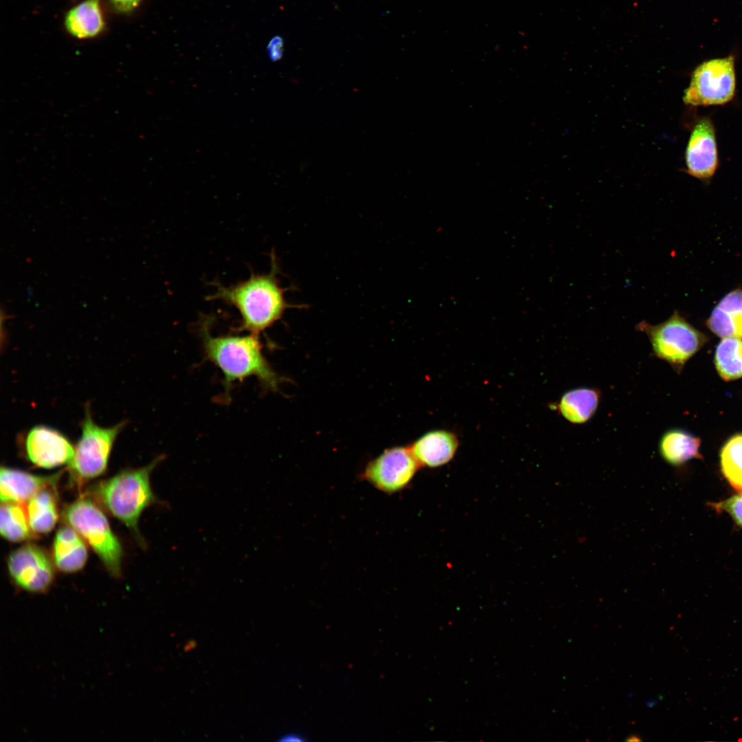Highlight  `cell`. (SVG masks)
Segmentation results:
<instances>
[{
    "instance_id": "6da1fadb",
    "label": "cell",
    "mask_w": 742,
    "mask_h": 742,
    "mask_svg": "<svg viewBox=\"0 0 742 742\" xmlns=\"http://www.w3.org/2000/svg\"><path fill=\"white\" fill-rule=\"evenodd\" d=\"M209 318L200 323L205 357L222 372L225 392L236 381L254 376L264 388L276 390L281 380L262 353L258 335L213 336Z\"/></svg>"
},
{
    "instance_id": "7a4b0ae2",
    "label": "cell",
    "mask_w": 742,
    "mask_h": 742,
    "mask_svg": "<svg viewBox=\"0 0 742 742\" xmlns=\"http://www.w3.org/2000/svg\"><path fill=\"white\" fill-rule=\"evenodd\" d=\"M272 258L268 273H252L248 279L228 286L217 284L214 293L208 297L210 300H220L236 308L241 320L239 331L259 335L293 306L285 299L286 289L280 286L277 263Z\"/></svg>"
},
{
    "instance_id": "3957f363",
    "label": "cell",
    "mask_w": 742,
    "mask_h": 742,
    "mask_svg": "<svg viewBox=\"0 0 742 742\" xmlns=\"http://www.w3.org/2000/svg\"><path fill=\"white\" fill-rule=\"evenodd\" d=\"M164 458L160 455L144 466L122 471L101 481L93 490L95 497L132 531L143 547L146 544L138 528L141 515L151 505L165 504L153 493L150 484L152 472Z\"/></svg>"
},
{
    "instance_id": "277c9868",
    "label": "cell",
    "mask_w": 742,
    "mask_h": 742,
    "mask_svg": "<svg viewBox=\"0 0 742 742\" xmlns=\"http://www.w3.org/2000/svg\"><path fill=\"white\" fill-rule=\"evenodd\" d=\"M63 517L91 547L110 574L119 576L122 546L98 505L89 497H81L65 507Z\"/></svg>"
},
{
    "instance_id": "5b68a950",
    "label": "cell",
    "mask_w": 742,
    "mask_h": 742,
    "mask_svg": "<svg viewBox=\"0 0 742 742\" xmlns=\"http://www.w3.org/2000/svg\"><path fill=\"white\" fill-rule=\"evenodd\" d=\"M126 423L123 420L111 427L100 426L92 418L89 403L85 405L81 434L68 464L76 483L82 485L104 473L115 441Z\"/></svg>"
},
{
    "instance_id": "8992f818",
    "label": "cell",
    "mask_w": 742,
    "mask_h": 742,
    "mask_svg": "<svg viewBox=\"0 0 742 742\" xmlns=\"http://www.w3.org/2000/svg\"><path fill=\"white\" fill-rule=\"evenodd\" d=\"M637 329L647 336L655 357L669 363L677 372L707 340L704 334L677 311L666 321L655 325L642 321L637 325Z\"/></svg>"
},
{
    "instance_id": "52a82bcc",
    "label": "cell",
    "mask_w": 742,
    "mask_h": 742,
    "mask_svg": "<svg viewBox=\"0 0 742 742\" xmlns=\"http://www.w3.org/2000/svg\"><path fill=\"white\" fill-rule=\"evenodd\" d=\"M735 89L733 56L712 59L694 70L683 100L692 106L724 104L733 98Z\"/></svg>"
},
{
    "instance_id": "ba28073f",
    "label": "cell",
    "mask_w": 742,
    "mask_h": 742,
    "mask_svg": "<svg viewBox=\"0 0 742 742\" xmlns=\"http://www.w3.org/2000/svg\"><path fill=\"white\" fill-rule=\"evenodd\" d=\"M27 460L33 466L53 469L71 461L75 447L58 430L43 425L29 429L18 438Z\"/></svg>"
},
{
    "instance_id": "9c48e42d",
    "label": "cell",
    "mask_w": 742,
    "mask_h": 742,
    "mask_svg": "<svg viewBox=\"0 0 742 742\" xmlns=\"http://www.w3.org/2000/svg\"><path fill=\"white\" fill-rule=\"evenodd\" d=\"M419 466L410 448L396 447L370 462L362 477L379 491L394 493L407 487Z\"/></svg>"
},
{
    "instance_id": "30bf717a",
    "label": "cell",
    "mask_w": 742,
    "mask_h": 742,
    "mask_svg": "<svg viewBox=\"0 0 742 742\" xmlns=\"http://www.w3.org/2000/svg\"><path fill=\"white\" fill-rule=\"evenodd\" d=\"M8 568L14 583L32 593L45 592L54 578L51 559L34 544H26L13 551L8 559Z\"/></svg>"
},
{
    "instance_id": "8fae6325",
    "label": "cell",
    "mask_w": 742,
    "mask_h": 742,
    "mask_svg": "<svg viewBox=\"0 0 742 742\" xmlns=\"http://www.w3.org/2000/svg\"><path fill=\"white\" fill-rule=\"evenodd\" d=\"M687 172L700 179L713 176L718 166V153L714 125L709 117L694 126L686 151Z\"/></svg>"
},
{
    "instance_id": "7c38bea8",
    "label": "cell",
    "mask_w": 742,
    "mask_h": 742,
    "mask_svg": "<svg viewBox=\"0 0 742 742\" xmlns=\"http://www.w3.org/2000/svg\"><path fill=\"white\" fill-rule=\"evenodd\" d=\"M62 471L50 475H37L19 469L1 466L0 497L1 502H27L42 489L56 485Z\"/></svg>"
},
{
    "instance_id": "4fadbf2b",
    "label": "cell",
    "mask_w": 742,
    "mask_h": 742,
    "mask_svg": "<svg viewBox=\"0 0 742 742\" xmlns=\"http://www.w3.org/2000/svg\"><path fill=\"white\" fill-rule=\"evenodd\" d=\"M458 445V439L453 434L436 430L422 436L409 448L420 466L434 468L449 462Z\"/></svg>"
},
{
    "instance_id": "5bb4252c",
    "label": "cell",
    "mask_w": 742,
    "mask_h": 742,
    "mask_svg": "<svg viewBox=\"0 0 742 742\" xmlns=\"http://www.w3.org/2000/svg\"><path fill=\"white\" fill-rule=\"evenodd\" d=\"M88 557L85 540L72 527H61L53 544V558L56 567L65 573L80 570Z\"/></svg>"
},
{
    "instance_id": "9a60e30c",
    "label": "cell",
    "mask_w": 742,
    "mask_h": 742,
    "mask_svg": "<svg viewBox=\"0 0 742 742\" xmlns=\"http://www.w3.org/2000/svg\"><path fill=\"white\" fill-rule=\"evenodd\" d=\"M64 25L67 32L77 38L99 35L105 28L101 0H84L72 7L65 14Z\"/></svg>"
},
{
    "instance_id": "2e32d148",
    "label": "cell",
    "mask_w": 742,
    "mask_h": 742,
    "mask_svg": "<svg viewBox=\"0 0 742 742\" xmlns=\"http://www.w3.org/2000/svg\"><path fill=\"white\" fill-rule=\"evenodd\" d=\"M707 324L721 337L742 339V291L727 294L713 309Z\"/></svg>"
},
{
    "instance_id": "e0dca14e",
    "label": "cell",
    "mask_w": 742,
    "mask_h": 742,
    "mask_svg": "<svg viewBox=\"0 0 742 742\" xmlns=\"http://www.w3.org/2000/svg\"><path fill=\"white\" fill-rule=\"evenodd\" d=\"M600 392L590 387H578L566 392L556 405L559 414L573 424L587 423L596 413Z\"/></svg>"
},
{
    "instance_id": "ac0fdd59",
    "label": "cell",
    "mask_w": 742,
    "mask_h": 742,
    "mask_svg": "<svg viewBox=\"0 0 742 742\" xmlns=\"http://www.w3.org/2000/svg\"><path fill=\"white\" fill-rule=\"evenodd\" d=\"M26 503L27 515L32 532L44 535L51 532L58 518L56 485L42 489Z\"/></svg>"
},
{
    "instance_id": "d6986e66",
    "label": "cell",
    "mask_w": 742,
    "mask_h": 742,
    "mask_svg": "<svg viewBox=\"0 0 742 742\" xmlns=\"http://www.w3.org/2000/svg\"><path fill=\"white\" fill-rule=\"evenodd\" d=\"M700 440L682 429L666 431L660 438L659 451L662 458L673 466H679L698 458Z\"/></svg>"
},
{
    "instance_id": "ffe728a7",
    "label": "cell",
    "mask_w": 742,
    "mask_h": 742,
    "mask_svg": "<svg viewBox=\"0 0 742 742\" xmlns=\"http://www.w3.org/2000/svg\"><path fill=\"white\" fill-rule=\"evenodd\" d=\"M0 532L3 538L12 542L23 541L34 537L25 506L21 503L1 502Z\"/></svg>"
},
{
    "instance_id": "44dd1931",
    "label": "cell",
    "mask_w": 742,
    "mask_h": 742,
    "mask_svg": "<svg viewBox=\"0 0 742 742\" xmlns=\"http://www.w3.org/2000/svg\"><path fill=\"white\" fill-rule=\"evenodd\" d=\"M715 363L723 379L732 381L742 377V339L723 338L717 347Z\"/></svg>"
},
{
    "instance_id": "7402d4cb",
    "label": "cell",
    "mask_w": 742,
    "mask_h": 742,
    "mask_svg": "<svg viewBox=\"0 0 742 742\" xmlns=\"http://www.w3.org/2000/svg\"><path fill=\"white\" fill-rule=\"evenodd\" d=\"M721 471L737 491L742 493V434L732 436L721 451Z\"/></svg>"
},
{
    "instance_id": "603a6c76",
    "label": "cell",
    "mask_w": 742,
    "mask_h": 742,
    "mask_svg": "<svg viewBox=\"0 0 742 742\" xmlns=\"http://www.w3.org/2000/svg\"><path fill=\"white\" fill-rule=\"evenodd\" d=\"M713 505L717 510L728 513L742 528V493Z\"/></svg>"
},
{
    "instance_id": "cb8c5ba5",
    "label": "cell",
    "mask_w": 742,
    "mask_h": 742,
    "mask_svg": "<svg viewBox=\"0 0 742 742\" xmlns=\"http://www.w3.org/2000/svg\"><path fill=\"white\" fill-rule=\"evenodd\" d=\"M143 0H109L111 8L117 13L127 14L133 12Z\"/></svg>"
},
{
    "instance_id": "d4e9b609",
    "label": "cell",
    "mask_w": 742,
    "mask_h": 742,
    "mask_svg": "<svg viewBox=\"0 0 742 742\" xmlns=\"http://www.w3.org/2000/svg\"><path fill=\"white\" fill-rule=\"evenodd\" d=\"M269 55L273 60L280 58L282 54V43L280 38H274L269 43Z\"/></svg>"
},
{
    "instance_id": "484cf974",
    "label": "cell",
    "mask_w": 742,
    "mask_h": 742,
    "mask_svg": "<svg viewBox=\"0 0 742 742\" xmlns=\"http://www.w3.org/2000/svg\"><path fill=\"white\" fill-rule=\"evenodd\" d=\"M304 740L303 736L295 733L286 734L280 739L281 741H303Z\"/></svg>"
},
{
    "instance_id": "4316f807",
    "label": "cell",
    "mask_w": 742,
    "mask_h": 742,
    "mask_svg": "<svg viewBox=\"0 0 742 742\" xmlns=\"http://www.w3.org/2000/svg\"><path fill=\"white\" fill-rule=\"evenodd\" d=\"M627 741H641V739H640L637 736L632 735V736H630L628 739H627Z\"/></svg>"
}]
</instances>
